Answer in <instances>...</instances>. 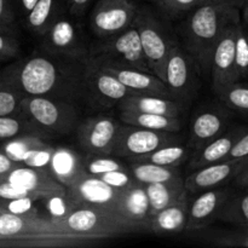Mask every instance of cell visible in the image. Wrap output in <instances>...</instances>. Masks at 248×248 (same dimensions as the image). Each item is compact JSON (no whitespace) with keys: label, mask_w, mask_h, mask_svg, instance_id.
<instances>
[{"label":"cell","mask_w":248,"mask_h":248,"mask_svg":"<svg viewBox=\"0 0 248 248\" xmlns=\"http://www.w3.org/2000/svg\"><path fill=\"white\" fill-rule=\"evenodd\" d=\"M86 61L70 60L43 51L5 68L0 73V84L22 97H48L75 103L85 97Z\"/></svg>","instance_id":"obj_1"},{"label":"cell","mask_w":248,"mask_h":248,"mask_svg":"<svg viewBox=\"0 0 248 248\" xmlns=\"http://www.w3.org/2000/svg\"><path fill=\"white\" fill-rule=\"evenodd\" d=\"M239 23V9L228 4H201L189 16L183 26L184 47L201 74H210L217 43L228 28Z\"/></svg>","instance_id":"obj_2"},{"label":"cell","mask_w":248,"mask_h":248,"mask_svg":"<svg viewBox=\"0 0 248 248\" xmlns=\"http://www.w3.org/2000/svg\"><path fill=\"white\" fill-rule=\"evenodd\" d=\"M61 222L39 216L0 213V244L22 247H60L85 244Z\"/></svg>","instance_id":"obj_3"},{"label":"cell","mask_w":248,"mask_h":248,"mask_svg":"<svg viewBox=\"0 0 248 248\" xmlns=\"http://www.w3.org/2000/svg\"><path fill=\"white\" fill-rule=\"evenodd\" d=\"M21 114L35 126L44 140L70 133L77 128L79 118L73 102L48 97H23Z\"/></svg>","instance_id":"obj_4"},{"label":"cell","mask_w":248,"mask_h":248,"mask_svg":"<svg viewBox=\"0 0 248 248\" xmlns=\"http://www.w3.org/2000/svg\"><path fill=\"white\" fill-rule=\"evenodd\" d=\"M89 58L102 65H115L150 72L142 47L140 31L135 24L118 35L102 39V43L92 46Z\"/></svg>","instance_id":"obj_5"},{"label":"cell","mask_w":248,"mask_h":248,"mask_svg":"<svg viewBox=\"0 0 248 248\" xmlns=\"http://www.w3.org/2000/svg\"><path fill=\"white\" fill-rule=\"evenodd\" d=\"M72 234L86 241L110 239L119 235L133 232V230L113 211L94 206L78 207L61 222Z\"/></svg>","instance_id":"obj_6"},{"label":"cell","mask_w":248,"mask_h":248,"mask_svg":"<svg viewBox=\"0 0 248 248\" xmlns=\"http://www.w3.org/2000/svg\"><path fill=\"white\" fill-rule=\"evenodd\" d=\"M133 24L140 31L142 47L150 72L165 81L167 60L176 43L165 31L161 22L147 10H137Z\"/></svg>","instance_id":"obj_7"},{"label":"cell","mask_w":248,"mask_h":248,"mask_svg":"<svg viewBox=\"0 0 248 248\" xmlns=\"http://www.w3.org/2000/svg\"><path fill=\"white\" fill-rule=\"evenodd\" d=\"M137 10L130 0H98L90 15L92 31L101 40L118 35L133 26Z\"/></svg>","instance_id":"obj_8"},{"label":"cell","mask_w":248,"mask_h":248,"mask_svg":"<svg viewBox=\"0 0 248 248\" xmlns=\"http://www.w3.org/2000/svg\"><path fill=\"white\" fill-rule=\"evenodd\" d=\"M176 140L173 132L149 130L124 124L111 154L128 160L136 159L150 154L164 145L176 143Z\"/></svg>","instance_id":"obj_9"},{"label":"cell","mask_w":248,"mask_h":248,"mask_svg":"<svg viewBox=\"0 0 248 248\" xmlns=\"http://www.w3.org/2000/svg\"><path fill=\"white\" fill-rule=\"evenodd\" d=\"M198 63L186 47L176 44L167 60L165 82L169 86L172 98L183 103L191 98L198 86ZM201 74V73H200Z\"/></svg>","instance_id":"obj_10"},{"label":"cell","mask_w":248,"mask_h":248,"mask_svg":"<svg viewBox=\"0 0 248 248\" xmlns=\"http://www.w3.org/2000/svg\"><path fill=\"white\" fill-rule=\"evenodd\" d=\"M85 96L103 108L119 106L126 97L133 94L116 77L87 58L84 73Z\"/></svg>","instance_id":"obj_11"},{"label":"cell","mask_w":248,"mask_h":248,"mask_svg":"<svg viewBox=\"0 0 248 248\" xmlns=\"http://www.w3.org/2000/svg\"><path fill=\"white\" fill-rule=\"evenodd\" d=\"M43 38L41 50L44 52L70 60L86 61L89 58L90 51L84 44L81 33L70 19L56 18Z\"/></svg>","instance_id":"obj_12"},{"label":"cell","mask_w":248,"mask_h":248,"mask_svg":"<svg viewBox=\"0 0 248 248\" xmlns=\"http://www.w3.org/2000/svg\"><path fill=\"white\" fill-rule=\"evenodd\" d=\"M121 126L123 124L110 116H92L78 125V140L90 154H111Z\"/></svg>","instance_id":"obj_13"},{"label":"cell","mask_w":248,"mask_h":248,"mask_svg":"<svg viewBox=\"0 0 248 248\" xmlns=\"http://www.w3.org/2000/svg\"><path fill=\"white\" fill-rule=\"evenodd\" d=\"M123 189H116L102 181L98 176L85 174L67 189L70 200L78 207L94 206L115 212L116 203Z\"/></svg>","instance_id":"obj_14"},{"label":"cell","mask_w":248,"mask_h":248,"mask_svg":"<svg viewBox=\"0 0 248 248\" xmlns=\"http://www.w3.org/2000/svg\"><path fill=\"white\" fill-rule=\"evenodd\" d=\"M239 24L224 31L213 52L211 74L216 93L235 84L240 78L236 69V31Z\"/></svg>","instance_id":"obj_15"},{"label":"cell","mask_w":248,"mask_h":248,"mask_svg":"<svg viewBox=\"0 0 248 248\" xmlns=\"http://www.w3.org/2000/svg\"><path fill=\"white\" fill-rule=\"evenodd\" d=\"M115 213L133 232H149L150 206L144 186L135 181L127 188L123 189Z\"/></svg>","instance_id":"obj_16"},{"label":"cell","mask_w":248,"mask_h":248,"mask_svg":"<svg viewBox=\"0 0 248 248\" xmlns=\"http://www.w3.org/2000/svg\"><path fill=\"white\" fill-rule=\"evenodd\" d=\"M248 166V157L236 160H223L216 164L207 165L194 170L186 178L184 184L188 193L198 194L210 189L217 188L225 183L228 179L236 177L240 172Z\"/></svg>","instance_id":"obj_17"},{"label":"cell","mask_w":248,"mask_h":248,"mask_svg":"<svg viewBox=\"0 0 248 248\" xmlns=\"http://www.w3.org/2000/svg\"><path fill=\"white\" fill-rule=\"evenodd\" d=\"M6 179L19 188L31 191L39 199L67 193V188L53 177L48 169H36L21 164L10 172Z\"/></svg>","instance_id":"obj_18"},{"label":"cell","mask_w":248,"mask_h":248,"mask_svg":"<svg viewBox=\"0 0 248 248\" xmlns=\"http://www.w3.org/2000/svg\"><path fill=\"white\" fill-rule=\"evenodd\" d=\"M101 65L102 68L111 73L114 77L118 78L119 81L125 85L133 94H152V96L172 98L166 82L161 78L155 75L154 73L133 69V68L115 67V65Z\"/></svg>","instance_id":"obj_19"},{"label":"cell","mask_w":248,"mask_h":248,"mask_svg":"<svg viewBox=\"0 0 248 248\" xmlns=\"http://www.w3.org/2000/svg\"><path fill=\"white\" fill-rule=\"evenodd\" d=\"M229 200V193L225 189H210L200 193L199 198L194 200L189 210V218L186 232H195L207 227L216 217H218Z\"/></svg>","instance_id":"obj_20"},{"label":"cell","mask_w":248,"mask_h":248,"mask_svg":"<svg viewBox=\"0 0 248 248\" xmlns=\"http://www.w3.org/2000/svg\"><path fill=\"white\" fill-rule=\"evenodd\" d=\"M48 170L67 189L87 174L84 167V160L77 152L68 147L55 148Z\"/></svg>","instance_id":"obj_21"},{"label":"cell","mask_w":248,"mask_h":248,"mask_svg":"<svg viewBox=\"0 0 248 248\" xmlns=\"http://www.w3.org/2000/svg\"><path fill=\"white\" fill-rule=\"evenodd\" d=\"M189 210L190 207H189L188 190H186L178 201L150 218L149 232L156 234H174V232H186Z\"/></svg>","instance_id":"obj_22"},{"label":"cell","mask_w":248,"mask_h":248,"mask_svg":"<svg viewBox=\"0 0 248 248\" xmlns=\"http://www.w3.org/2000/svg\"><path fill=\"white\" fill-rule=\"evenodd\" d=\"M121 110L142 111V113L161 114L167 116H179L182 111L181 102L172 98L152 94H131L126 97L120 104Z\"/></svg>","instance_id":"obj_23"},{"label":"cell","mask_w":248,"mask_h":248,"mask_svg":"<svg viewBox=\"0 0 248 248\" xmlns=\"http://www.w3.org/2000/svg\"><path fill=\"white\" fill-rule=\"evenodd\" d=\"M225 126L223 115L217 111H202L194 118L190 126V143L201 149L205 144L222 135Z\"/></svg>","instance_id":"obj_24"},{"label":"cell","mask_w":248,"mask_h":248,"mask_svg":"<svg viewBox=\"0 0 248 248\" xmlns=\"http://www.w3.org/2000/svg\"><path fill=\"white\" fill-rule=\"evenodd\" d=\"M240 136H241L240 132L227 133V135H220L219 137L208 142L207 144H205L201 149L198 150V154L190 162L189 167L194 171V170H198L200 167L227 160L230 152H232V145L235 144Z\"/></svg>","instance_id":"obj_25"},{"label":"cell","mask_w":248,"mask_h":248,"mask_svg":"<svg viewBox=\"0 0 248 248\" xmlns=\"http://www.w3.org/2000/svg\"><path fill=\"white\" fill-rule=\"evenodd\" d=\"M149 199L150 218L164 208L169 207L182 198L186 191L184 179H178L173 182H161V183H152L144 186Z\"/></svg>","instance_id":"obj_26"},{"label":"cell","mask_w":248,"mask_h":248,"mask_svg":"<svg viewBox=\"0 0 248 248\" xmlns=\"http://www.w3.org/2000/svg\"><path fill=\"white\" fill-rule=\"evenodd\" d=\"M120 120L121 123L128 125L140 126L155 131H164V132L178 133L182 128V121L179 120L178 116H167L161 114L121 110Z\"/></svg>","instance_id":"obj_27"},{"label":"cell","mask_w":248,"mask_h":248,"mask_svg":"<svg viewBox=\"0 0 248 248\" xmlns=\"http://www.w3.org/2000/svg\"><path fill=\"white\" fill-rule=\"evenodd\" d=\"M128 170L133 179L143 186L183 179L177 166H162L153 162L131 161Z\"/></svg>","instance_id":"obj_28"},{"label":"cell","mask_w":248,"mask_h":248,"mask_svg":"<svg viewBox=\"0 0 248 248\" xmlns=\"http://www.w3.org/2000/svg\"><path fill=\"white\" fill-rule=\"evenodd\" d=\"M47 145L44 138L38 136H19L6 140L2 145V152L18 164H24L36 150Z\"/></svg>","instance_id":"obj_29"},{"label":"cell","mask_w":248,"mask_h":248,"mask_svg":"<svg viewBox=\"0 0 248 248\" xmlns=\"http://www.w3.org/2000/svg\"><path fill=\"white\" fill-rule=\"evenodd\" d=\"M57 0H39L27 15V27L33 33L44 36L56 19Z\"/></svg>","instance_id":"obj_30"},{"label":"cell","mask_w":248,"mask_h":248,"mask_svg":"<svg viewBox=\"0 0 248 248\" xmlns=\"http://www.w3.org/2000/svg\"><path fill=\"white\" fill-rule=\"evenodd\" d=\"M186 156H188V149L184 145L171 143V144L159 148V149L150 153V154L136 157V159H131L128 161H145L162 165V166L178 167L186 159Z\"/></svg>","instance_id":"obj_31"},{"label":"cell","mask_w":248,"mask_h":248,"mask_svg":"<svg viewBox=\"0 0 248 248\" xmlns=\"http://www.w3.org/2000/svg\"><path fill=\"white\" fill-rule=\"evenodd\" d=\"M26 135L41 137L40 132L36 130L35 126L22 114L0 116V140H9Z\"/></svg>","instance_id":"obj_32"},{"label":"cell","mask_w":248,"mask_h":248,"mask_svg":"<svg viewBox=\"0 0 248 248\" xmlns=\"http://www.w3.org/2000/svg\"><path fill=\"white\" fill-rule=\"evenodd\" d=\"M43 200H45L46 202L48 216H50L48 218L55 222H63L77 208L74 202L70 200L68 193L48 196Z\"/></svg>","instance_id":"obj_33"},{"label":"cell","mask_w":248,"mask_h":248,"mask_svg":"<svg viewBox=\"0 0 248 248\" xmlns=\"http://www.w3.org/2000/svg\"><path fill=\"white\" fill-rule=\"evenodd\" d=\"M84 167L86 173L92 176H101L107 172L116 171V170H126L125 165L106 155H94L90 159L84 160Z\"/></svg>","instance_id":"obj_34"},{"label":"cell","mask_w":248,"mask_h":248,"mask_svg":"<svg viewBox=\"0 0 248 248\" xmlns=\"http://www.w3.org/2000/svg\"><path fill=\"white\" fill-rule=\"evenodd\" d=\"M218 94L225 102V104L232 108L248 111V87L239 86L235 82L225 87Z\"/></svg>","instance_id":"obj_35"},{"label":"cell","mask_w":248,"mask_h":248,"mask_svg":"<svg viewBox=\"0 0 248 248\" xmlns=\"http://www.w3.org/2000/svg\"><path fill=\"white\" fill-rule=\"evenodd\" d=\"M35 201L36 199L29 198V196L12 199V200L0 199V211L18 216H39L38 210L34 206Z\"/></svg>","instance_id":"obj_36"},{"label":"cell","mask_w":248,"mask_h":248,"mask_svg":"<svg viewBox=\"0 0 248 248\" xmlns=\"http://www.w3.org/2000/svg\"><path fill=\"white\" fill-rule=\"evenodd\" d=\"M225 220H240L248 224V194L235 200H228L219 213Z\"/></svg>","instance_id":"obj_37"},{"label":"cell","mask_w":248,"mask_h":248,"mask_svg":"<svg viewBox=\"0 0 248 248\" xmlns=\"http://www.w3.org/2000/svg\"><path fill=\"white\" fill-rule=\"evenodd\" d=\"M22 98L16 91L0 84V116L19 115Z\"/></svg>","instance_id":"obj_38"},{"label":"cell","mask_w":248,"mask_h":248,"mask_svg":"<svg viewBox=\"0 0 248 248\" xmlns=\"http://www.w3.org/2000/svg\"><path fill=\"white\" fill-rule=\"evenodd\" d=\"M236 69L239 77L248 73V39L240 24L236 31Z\"/></svg>","instance_id":"obj_39"},{"label":"cell","mask_w":248,"mask_h":248,"mask_svg":"<svg viewBox=\"0 0 248 248\" xmlns=\"http://www.w3.org/2000/svg\"><path fill=\"white\" fill-rule=\"evenodd\" d=\"M102 181L106 182L110 186L116 189H125L135 182L133 177L131 176L130 170H116V171L107 172V173L98 176Z\"/></svg>","instance_id":"obj_40"},{"label":"cell","mask_w":248,"mask_h":248,"mask_svg":"<svg viewBox=\"0 0 248 248\" xmlns=\"http://www.w3.org/2000/svg\"><path fill=\"white\" fill-rule=\"evenodd\" d=\"M18 50V41L12 35L9 28H0V58L4 61L15 57Z\"/></svg>","instance_id":"obj_41"},{"label":"cell","mask_w":248,"mask_h":248,"mask_svg":"<svg viewBox=\"0 0 248 248\" xmlns=\"http://www.w3.org/2000/svg\"><path fill=\"white\" fill-rule=\"evenodd\" d=\"M200 1L201 0H156L157 5L172 16L199 6Z\"/></svg>","instance_id":"obj_42"},{"label":"cell","mask_w":248,"mask_h":248,"mask_svg":"<svg viewBox=\"0 0 248 248\" xmlns=\"http://www.w3.org/2000/svg\"><path fill=\"white\" fill-rule=\"evenodd\" d=\"M26 196L34 198L36 199V200H40L35 194L15 186V184H12L11 182H9L7 179L0 182V199H4V200H12V199L26 198Z\"/></svg>","instance_id":"obj_43"},{"label":"cell","mask_w":248,"mask_h":248,"mask_svg":"<svg viewBox=\"0 0 248 248\" xmlns=\"http://www.w3.org/2000/svg\"><path fill=\"white\" fill-rule=\"evenodd\" d=\"M53 150H55V148L51 147L50 144L45 145L41 149L36 150L23 165H27V166L31 167H36V169H48Z\"/></svg>","instance_id":"obj_44"},{"label":"cell","mask_w":248,"mask_h":248,"mask_svg":"<svg viewBox=\"0 0 248 248\" xmlns=\"http://www.w3.org/2000/svg\"><path fill=\"white\" fill-rule=\"evenodd\" d=\"M244 157H248V133L241 135L239 138H237L235 144L232 145V152H230L228 159L236 160V159H244Z\"/></svg>","instance_id":"obj_45"},{"label":"cell","mask_w":248,"mask_h":248,"mask_svg":"<svg viewBox=\"0 0 248 248\" xmlns=\"http://www.w3.org/2000/svg\"><path fill=\"white\" fill-rule=\"evenodd\" d=\"M15 22V12L10 0H0V28H10Z\"/></svg>","instance_id":"obj_46"},{"label":"cell","mask_w":248,"mask_h":248,"mask_svg":"<svg viewBox=\"0 0 248 248\" xmlns=\"http://www.w3.org/2000/svg\"><path fill=\"white\" fill-rule=\"evenodd\" d=\"M18 165L21 164L14 161V160H12L11 157L7 156L2 150H0V182L5 181V179L7 178V176L10 174V172H11L15 167L18 166Z\"/></svg>","instance_id":"obj_47"},{"label":"cell","mask_w":248,"mask_h":248,"mask_svg":"<svg viewBox=\"0 0 248 248\" xmlns=\"http://www.w3.org/2000/svg\"><path fill=\"white\" fill-rule=\"evenodd\" d=\"M67 1L70 14L74 16H81L86 10L90 0H67Z\"/></svg>","instance_id":"obj_48"},{"label":"cell","mask_w":248,"mask_h":248,"mask_svg":"<svg viewBox=\"0 0 248 248\" xmlns=\"http://www.w3.org/2000/svg\"><path fill=\"white\" fill-rule=\"evenodd\" d=\"M244 2V0H201V4H228V5H234V6L239 7L240 5Z\"/></svg>","instance_id":"obj_49"},{"label":"cell","mask_w":248,"mask_h":248,"mask_svg":"<svg viewBox=\"0 0 248 248\" xmlns=\"http://www.w3.org/2000/svg\"><path fill=\"white\" fill-rule=\"evenodd\" d=\"M17 1H18L19 6H21L22 11H23L27 16V15L33 10V7L35 6L36 2H38L39 0H17Z\"/></svg>","instance_id":"obj_50"},{"label":"cell","mask_w":248,"mask_h":248,"mask_svg":"<svg viewBox=\"0 0 248 248\" xmlns=\"http://www.w3.org/2000/svg\"><path fill=\"white\" fill-rule=\"evenodd\" d=\"M235 178H236L237 183L241 184V186H248V166L242 170Z\"/></svg>","instance_id":"obj_51"},{"label":"cell","mask_w":248,"mask_h":248,"mask_svg":"<svg viewBox=\"0 0 248 248\" xmlns=\"http://www.w3.org/2000/svg\"><path fill=\"white\" fill-rule=\"evenodd\" d=\"M244 245H245V246H248V240L246 242H244Z\"/></svg>","instance_id":"obj_52"},{"label":"cell","mask_w":248,"mask_h":248,"mask_svg":"<svg viewBox=\"0 0 248 248\" xmlns=\"http://www.w3.org/2000/svg\"><path fill=\"white\" fill-rule=\"evenodd\" d=\"M0 61H2V60H1V58H0Z\"/></svg>","instance_id":"obj_53"},{"label":"cell","mask_w":248,"mask_h":248,"mask_svg":"<svg viewBox=\"0 0 248 248\" xmlns=\"http://www.w3.org/2000/svg\"><path fill=\"white\" fill-rule=\"evenodd\" d=\"M0 213H1V211H0Z\"/></svg>","instance_id":"obj_54"}]
</instances>
